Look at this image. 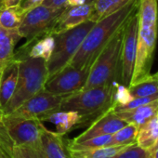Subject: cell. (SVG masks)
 <instances>
[{"instance_id": "obj_20", "label": "cell", "mask_w": 158, "mask_h": 158, "mask_svg": "<svg viewBox=\"0 0 158 158\" xmlns=\"http://www.w3.org/2000/svg\"><path fill=\"white\" fill-rule=\"evenodd\" d=\"M157 140L158 119L156 115L138 128L136 144L144 150H150L157 142Z\"/></svg>"}, {"instance_id": "obj_34", "label": "cell", "mask_w": 158, "mask_h": 158, "mask_svg": "<svg viewBox=\"0 0 158 158\" xmlns=\"http://www.w3.org/2000/svg\"><path fill=\"white\" fill-rule=\"evenodd\" d=\"M68 6H78L87 3V0H67Z\"/></svg>"}, {"instance_id": "obj_7", "label": "cell", "mask_w": 158, "mask_h": 158, "mask_svg": "<svg viewBox=\"0 0 158 158\" xmlns=\"http://www.w3.org/2000/svg\"><path fill=\"white\" fill-rule=\"evenodd\" d=\"M63 10H52L43 5H38L29 10L23 16L18 33L22 38L30 43L45 35H51L60 14Z\"/></svg>"}, {"instance_id": "obj_39", "label": "cell", "mask_w": 158, "mask_h": 158, "mask_svg": "<svg viewBox=\"0 0 158 158\" xmlns=\"http://www.w3.org/2000/svg\"><path fill=\"white\" fill-rule=\"evenodd\" d=\"M157 119H158V114H157Z\"/></svg>"}, {"instance_id": "obj_3", "label": "cell", "mask_w": 158, "mask_h": 158, "mask_svg": "<svg viewBox=\"0 0 158 158\" xmlns=\"http://www.w3.org/2000/svg\"><path fill=\"white\" fill-rule=\"evenodd\" d=\"M48 79L47 61L39 58L26 57L19 60V76L15 92L3 108L2 116L11 114L24 102L44 89Z\"/></svg>"}, {"instance_id": "obj_31", "label": "cell", "mask_w": 158, "mask_h": 158, "mask_svg": "<svg viewBox=\"0 0 158 158\" xmlns=\"http://www.w3.org/2000/svg\"><path fill=\"white\" fill-rule=\"evenodd\" d=\"M44 0H23V2L21 4V7L24 10H29L38 5H41Z\"/></svg>"}, {"instance_id": "obj_4", "label": "cell", "mask_w": 158, "mask_h": 158, "mask_svg": "<svg viewBox=\"0 0 158 158\" xmlns=\"http://www.w3.org/2000/svg\"><path fill=\"white\" fill-rule=\"evenodd\" d=\"M124 26L111 38L91 64L84 89L110 84L116 81L117 76L120 77Z\"/></svg>"}, {"instance_id": "obj_15", "label": "cell", "mask_w": 158, "mask_h": 158, "mask_svg": "<svg viewBox=\"0 0 158 158\" xmlns=\"http://www.w3.org/2000/svg\"><path fill=\"white\" fill-rule=\"evenodd\" d=\"M18 76L19 60L13 58L0 71V108H1V112L15 92Z\"/></svg>"}, {"instance_id": "obj_29", "label": "cell", "mask_w": 158, "mask_h": 158, "mask_svg": "<svg viewBox=\"0 0 158 158\" xmlns=\"http://www.w3.org/2000/svg\"><path fill=\"white\" fill-rule=\"evenodd\" d=\"M149 154V150H144L137 144H133L111 158H148Z\"/></svg>"}, {"instance_id": "obj_21", "label": "cell", "mask_w": 158, "mask_h": 158, "mask_svg": "<svg viewBox=\"0 0 158 158\" xmlns=\"http://www.w3.org/2000/svg\"><path fill=\"white\" fill-rule=\"evenodd\" d=\"M128 146L130 145L104 146L86 150H68V152L70 158H111Z\"/></svg>"}, {"instance_id": "obj_8", "label": "cell", "mask_w": 158, "mask_h": 158, "mask_svg": "<svg viewBox=\"0 0 158 158\" xmlns=\"http://www.w3.org/2000/svg\"><path fill=\"white\" fill-rule=\"evenodd\" d=\"M1 124L15 145L42 150L41 136L46 127L39 119L2 116Z\"/></svg>"}, {"instance_id": "obj_23", "label": "cell", "mask_w": 158, "mask_h": 158, "mask_svg": "<svg viewBox=\"0 0 158 158\" xmlns=\"http://www.w3.org/2000/svg\"><path fill=\"white\" fill-rule=\"evenodd\" d=\"M127 88L133 98L158 96V80L155 74H150Z\"/></svg>"}, {"instance_id": "obj_2", "label": "cell", "mask_w": 158, "mask_h": 158, "mask_svg": "<svg viewBox=\"0 0 158 158\" xmlns=\"http://www.w3.org/2000/svg\"><path fill=\"white\" fill-rule=\"evenodd\" d=\"M114 81L100 87L83 89L64 97L60 111H74L81 117L76 128L89 127L101 115L114 108Z\"/></svg>"}, {"instance_id": "obj_32", "label": "cell", "mask_w": 158, "mask_h": 158, "mask_svg": "<svg viewBox=\"0 0 158 158\" xmlns=\"http://www.w3.org/2000/svg\"><path fill=\"white\" fill-rule=\"evenodd\" d=\"M23 0H0V9L21 6Z\"/></svg>"}, {"instance_id": "obj_10", "label": "cell", "mask_w": 158, "mask_h": 158, "mask_svg": "<svg viewBox=\"0 0 158 158\" xmlns=\"http://www.w3.org/2000/svg\"><path fill=\"white\" fill-rule=\"evenodd\" d=\"M138 10V9H137ZM139 31V19L137 10L130 16L124 26L122 48H121V66L120 80L122 85L128 87L132 78L135 65L137 42Z\"/></svg>"}, {"instance_id": "obj_14", "label": "cell", "mask_w": 158, "mask_h": 158, "mask_svg": "<svg viewBox=\"0 0 158 158\" xmlns=\"http://www.w3.org/2000/svg\"><path fill=\"white\" fill-rule=\"evenodd\" d=\"M55 47L53 35H45L30 43H25L14 54V59L21 60L26 57L39 58L48 61Z\"/></svg>"}, {"instance_id": "obj_35", "label": "cell", "mask_w": 158, "mask_h": 158, "mask_svg": "<svg viewBox=\"0 0 158 158\" xmlns=\"http://www.w3.org/2000/svg\"><path fill=\"white\" fill-rule=\"evenodd\" d=\"M11 31H13V30H6V29H4L0 26V39H1L2 37H4L5 35H7L8 34H10Z\"/></svg>"}, {"instance_id": "obj_24", "label": "cell", "mask_w": 158, "mask_h": 158, "mask_svg": "<svg viewBox=\"0 0 158 158\" xmlns=\"http://www.w3.org/2000/svg\"><path fill=\"white\" fill-rule=\"evenodd\" d=\"M21 38L18 30H13L0 39V71L14 58L15 46Z\"/></svg>"}, {"instance_id": "obj_37", "label": "cell", "mask_w": 158, "mask_h": 158, "mask_svg": "<svg viewBox=\"0 0 158 158\" xmlns=\"http://www.w3.org/2000/svg\"><path fill=\"white\" fill-rule=\"evenodd\" d=\"M1 117H2V114H1V108H0V124H1Z\"/></svg>"}, {"instance_id": "obj_12", "label": "cell", "mask_w": 158, "mask_h": 158, "mask_svg": "<svg viewBox=\"0 0 158 158\" xmlns=\"http://www.w3.org/2000/svg\"><path fill=\"white\" fill-rule=\"evenodd\" d=\"M127 124L128 123L120 118L114 112V110L111 109L102 115H101L99 118H97L95 121H93L84 132H82L80 135H78L71 140L73 142H77L98 136L113 135Z\"/></svg>"}, {"instance_id": "obj_30", "label": "cell", "mask_w": 158, "mask_h": 158, "mask_svg": "<svg viewBox=\"0 0 158 158\" xmlns=\"http://www.w3.org/2000/svg\"><path fill=\"white\" fill-rule=\"evenodd\" d=\"M41 5L52 10H64L68 6V1L67 0H44Z\"/></svg>"}, {"instance_id": "obj_16", "label": "cell", "mask_w": 158, "mask_h": 158, "mask_svg": "<svg viewBox=\"0 0 158 158\" xmlns=\"http://www.w3.org/2000/svg\"><path fill=\"white\" fill-rule=\"evenodd\" d=\"M41 144L45 158H70L64 135L45 127L41 136Z\"/></svg>"}, {"instance_id": "obj_18", "label": "cell", "mask_w": 158, "mask_h": 158, "mask_svg": "<svg viewBox=\"0 0 158 158\" xmlns=\"http://www.w3.org/2000/svg\"><path fill=\"white\" fill-rule=\"evenodd\" d=\"M114 113L127 123L133 124L139 127L140 126H142L143 124H145L146 122H148L158 114V100L134 109Z\"/></svg>"}, {"instance_id": "obj_6", "label": "cell", "mask_w": 158, "mask_h": 158, "mask_svg": "<svg viewBox=\"0 0 158 158\" xmlns=\"http://www.w3.org/2000/svg\"><path fill=\"white\" fill-rule=\"evenodd\" d=\"M157 35L158 24H139L136 60L129 86L151 74Z\"/></svg>"}, {"instance_id": "obj_26", "label": "cell", "mask_w": 158, "mask_h": 158, "mask_svg": "<svg viewBox=\"0 0 158 158\" xmlns=\"http://www.w3.org/2000/svg\"><path fill=\"white\" fill-rule=\"evenodd\" d=\"M139 24H158V0H139Z\"/></svg>"}, {"instance_id": "obj_38", "label": "cell", "mask_w": 158, "mask_h": 158, "mask_svg": "<svg viewBox=\"0 0 158 158\" xmlns=\"http://www.w3.org/2000/svg\"><path fill=\"white\" fill-rule=\"evenodd\" d=\"M154 74L156 75V77H157V80H158V72H156V73H155Z\"/></svg>"}, {"instance_id": "obj_22", "label": "cell", "mask_w": 158, "mask_h": 158, "mask_svg": "<svg viewBox=\"0 0 158 158\" xmlns=\"http://www.w3.org/2000/svg\"><path fill=\"white\" fill-rule=\"evenodd\" d=\"M130 1L131 0H95L93 2V11L89 20L97 23L119 10Z\"/></svg>"}, {"instance_id": "obj_27", "label": "cell", "mask_w": 158, "mask_h": 158, "mask_svg": "<svg viewBox=\"0 0 158 158\" xmlns=\"http://www.w3.org/2000/svg\"><path fill=\"white\" fill-rule=\"evenodd\" d=\"M138 127L133 124H127L111 137V140L107 146L116 145H132L136 144V137L138 133Z\"/></svg>"}, {"instance_id": "obj_1", "label": "cell", "mask_w": 158, "mask_h": 158, "mask_svg": "<svg viewBox=\"0 0 158 158\" xmlns=\"http://www.w3.org/2000/svg\"><path fill=\"white\" fill-rule=\"evenodd\" d=\"M139 0H131L119 10L95 23L68 65L76 69L90 68L102 49L137 10Z\"/></svg>"}, {"instance_id": "obj_36", "label": "cell", "mask_w": 158, "mask_h": 158, "mask_svg": "<svg viewBox=\"0 0 158 158\" xmlns=\"http://www.w3.org/2000/svg\"><path fill=\"white\" fill-rule=\"evenodd\" d=\"M95 0H87V3H93Z\"/></svg>"}, {"instance_id": "obj_17", "label": "cell", "mask_w": 158, "mask_h": 158, "mask_svg": "<svg viewBox=\"0 0 158 158\" xmlns=\"http://www.w3.org/2000/svg\"><path fill=\"white\" fill-rule=\"evenodd\" d=\"M0 149L5 158H45L42 150L13 143L3 125H0Z\"/></svg>"}, {"instance_id": "obj_13", "label": "cell", "mask_w": 158, "mask_h": 158, "mask_svg": "<svg viewBox=\"0 0 158 158\" xmlns=\"http://www.w3.org/2000/svg\"><path fill=\"white\" fill-rule=\"evenodd\" d=\"M93 11V3H85L78 6H67L60 14L51 35L60 34L73 29L87 22Z\"/></svg>"}, {"instance_id": "obj_33", "label": "cell", "mask_w": 158, "mask_h": 158, "mask_svg": "<svg viewBox=\"0 0 158 158\" xmlns=\"http://www.w3.org/2000/svg\"><path fill=\"white\" fill-rule=\"evenodd\" d=\"M149 151H150V156L152 158H158V140Z\"/></svg>"}, {"instance_id": "obj_5", "label": "cell", "mask_w": 158, "mask_h": 158, "mask_svg": "<svg viewBox=\"0 0 158 158\" xmlns=\"http://www.w3.org/2000/svg\"><path fill=\"white\" fill-rule=\"evenodd\" d=\"M94 24V22L88 20L73 29L53 35L55 47L49 60L47 61L48 78L55 75L69 64Z\"/></svg>"}, {"instance_id": "obj_11", "label": "cell", "mask_w": 158, "mask_h": 158, "mask_svg": "<svg viewBox=\"0 0 158 158\" xmlns=\"http://www.w3.org/2000/svg\"><path fill=\"white\" fill-rule=\"evenodd\" d=\"M89 69H76L67 65L48 79L44 89L52 94L61 96H67L81 90L87 83Z\"/></svg>"}, {"instance_id": "obj_9", "label": "cell", "mask_w": 158, "mask_h": 158, "mask_svg": "<svg viewBox=\"0 0 158 158\" xmlns=\"http://www.w3.org/2000/svg\"><path fill=\"white\" fill-rule=\"evenodd\" d=\"M65 96L55 95L45 89L24 102L11 114L4 115L15 118H35L43 122L48 114L60 111V104Z\"/></svg>"}, {"instance_id": "obj_25", "label": "cell", "mask_w": 158, "mask_h": 158, "mask_svg": "<svg viewBox=\"0 0 158 158\" xmlns=\"http://www.w3.org/2000/svg\"><path fill=\"white\" fill-rule=\"evenodd\" d=\"M25 13L21 6L0 9V26L6 30H18Z\"/></svg>"}, {"instance_id": "obj_19", "label": "cell", "mask_w": 158, "mask_h": 158, "mask_svg": "<svg viewBox=\"0 0 158 158\" xmlns=\"http://www.w3.org/2000/svg\"><path fill=\"white\" fill-rule=\"evenodd\" d=\"M80 120V115L74 111H57L46 116L43 122L46 121L54 124L57 129L56 132L65 135L72 129L76 128Z\"/></svg>"}, {"instance_id": "obj_28", "label": "cell", "mask_w": 158, "mask_h": 158, "mask_svg": "<svg viewBox=\"0 0 158 158\" xmlns=\"http://www.w3.org/2000/svg\"><path fill=\"white\" fill-rule=\"evenodd\" d=\"M133 99L131 96L129 89L127 86L124 85H119L118 83L115 84L114 90V107L116 106H121L127 104L128 102H130Z\"/></svg>"}]
</instances>
